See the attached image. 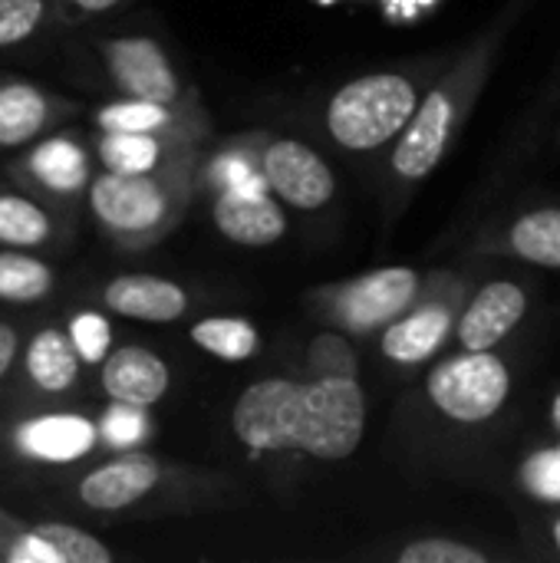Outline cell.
<instances>
[{
  "instance_id": "21",
  "label": "cell",
  "mask_w": 560,
  "mask_h": 563,
  "mask_svg": "<svg viewBox=\"0 0 560 563\" xmlns=\"http://www.w3.org/2000/svg\"><path fill=\"white\" fill-rule=\"evenodd\" d=\"M495 251L521 257L535 267L560 271V208H538L515 218Z\"/></svg>"
},
{
  "instance_id": "33",
  "label": "cell",
  "mask_w": 560,
  "mask_h": 563,
  "mask_svg": "<svg viewBox=\"0 0 560 563\" xmlns=\"http://www.w3.org/2000/svg\"><path fill=\"white\" fill-rule=\"evenodd\" d=\"M119 3H125V0H56V13L63 16L66 26H76V23L89 20V16L116 10Z\"/></svg>"
},
{
  "instance_id": "28",
  "label": "cell",
  "mask_w": 560,
  "mask_h": 563,
  "mask_svg": "<svg viewBox=\"0 0 560 563\" xmlns=\"http://www.w3.org/2000/svg\"><path fill=\"white\" fill-rule=\"evenodd\" d=\"M66 336L79 356V363H102L112 350V327L102 313L96 310H83L69 320Z\"/></svg>"
},
{
  "instance_id": "36",
  "label": "cell",
  "mask_w": 560,
  "mask_h": 563,
  "mask_svg": "<svg viewBox=\"0 0 560 563\" xmlns=\"http://www.w3.org/2000/svg\"><path fill=\"white\" fill-rule=\"evenodd\" d=\"M551 538H554V548L560 551V518L554 521V528H551Z\"/></svg>"
},
{
  "instance_id": "27",
  "label": "cell",
  "mask_w": 560,
  "mask_h": 563,
  "mask_svg": "<svg viewBox=\"0 0 560 563\" xmlns=\"http://www.w3.org/2000/svg\"><path fill=\"white\" fill-rule=\"evenodd\" d=\"M56 0H0V49L20 46L36 36Z\"/></svg>"
},
{
  "instance_id": "34",
  "label": "cell",
  "mask_w": 560,
  "mask_h": 563,
  "mask_svg": "<svg viewBox=\"0 0 560 563\" xmlns=\"http://www.w3.org/2000/svg\"><path fill=\"white\" fill-rule=\"evenodd\" d=\"M17 353H20V336H17V330H13L10 323L0 320V379L10 373Z\"/></svg>"
},
{
  "instance_id": "18",
  "label": "cell",
  "mask_w": 560,
  "mask_h": 563,
  "mask_svg": "<svg viewBox=\"0 0 560 563\" xmlns=\"http://www.w3.org/2000/svg\"><path fill=\"white\" fill-rule=\"evenodd\" d=\"M449 330H452L449 303H439V300L419 303L416 300L406 313H399L393 323L383 327L380 350L396 366H419L442 350Z\"/></svg>"
},
{
  "instance_id": "19",
  "label": "cell",
  "mask_w": 560,
  "mask_h": 563,
  "mask_svg": "<svg viewBox=\"0 0 560 563\" xmlns=\"http://www.w3.org/2000/svg\"><path fill=\"white\" fill-rule=\"evenodd\" d=\"M23 369H26V379L46 396H59V393L73 389L76 376H79V356H76L66 330H59V327L36 330L33 340L26 343Z\"/></svg>"
},
{
  "instance_id": "14",
  "label": "cell",
  "mask_w": 560,
  "mask_h": 563,
  "mask_svg": "<svg viewBox=\"0 0 560 563\" xmlns=\"http://www.w3.org/2000/svg\"><path fill=\"white\" fill-rule=\"evenodd\" d=\"M99 132H149V135H185L205 142L211 135V122L205 109L195 102L165 106L149 99H119L106 102L92 112Z\"/></svg>"
},
{
  "instance_id": "17",
  "label": "cell",
  "mask_w": 560,
  "mask_h": 563,
  "mask_svg": "<svg viewBox=\"0 0 560 563\" xmlns=\"http://www.w3.org/2000/svg\"><path fill=\"white\" fill-rule=\"evenodd\" d=\"M201 142L185 135H149V132H99L96 158L106 172H158L178 162L198 158Z\"/></svg>"
},
{
  "instance_id": "4",
  "label": "cell",
  "mask_w": 560,
  "mask_h": 563,
  "mask_svg": "<svg viewBox=\"0 0 560 563\" xmlns=\"http://www.w3.org/2000/svg\"><path fill=\"white\" fill-rule=\"evenodd\" d=\"M422 99V82L403 69L366 73L343 82L327 109V135L353 155H370L399 139Z\"/></svg>"
},
{
  "instance_id": "31",
  "label": "cell",
  "mask_w": 560,
  "mask_h": 563,
  "mask_svg": "<svg viewBox=\"0 0 560 563\" xmlns=\"http://www.w3.org/2000/svg\"><path fill=\"white\" fill-rule=\"evenodd\" d=\"M310 369L314 376H356V356L343 336L323 333L310 343Z\"/></svg>"
},
{
  "instance_id": "9",
  "label": "cell",
  "mask_w": 560,
  "mask_h": 563,
  "mask_svg": "<svg viewBox=\"0 0 560 563\" xmlns=\"http://www.w3.org/2000/svg\"><path fill=\"white\" fill-rule=\"evenodd\" d=\"M13 178L30 188V195H40L43 201H76L86 195L92 181L89 155L79 142L69 135L36 139V145L13 165Z\"/></svg>"
},
{
  "instance_id": "23",
  "label": "cell",
  "mask_w": 560,
  "mask_h": 563,
  "mask_svg": "<svg viewBox=\"0 0 560 563\" xmlns=\"http://www.w3.org/2000/svg\"><path fill=\"white\" fill-rule=\"evenodd\" d=\"M191 343L215 360L244 363L261 350V333L244 317H205L188 330Z\"/></svg>"
},
{
  "instance_id": "13",
  "label": "cell",
  "mask_w": 560,
  "mask_h": 563,
  "mask_svg": "<svg viewBox=\"0 0 560 563\" xmlns=\"http://www.w3.org/2000/svg\"><path fill=\"white\" fill-rule=\"evenodd\" d=\"M215 228L241 247H271L284 238L287 218L277 198L267 191H251L238 185H224L211 201Z\"/></svg>"
},
{
  "instance_id": "29",
  "label": "cell",
  "mask_w": 560,
  "mask_h": 563,
  "mask_svg": "<svg viewBox=\"0 0 560 563\" xmlns=\"http://www.w3.org/2000/svg\"><path fill=\"white\" fill-rule=\"evenodd\" d=\"M399 563H488V554L472 548V544H462V541H452V538H419L413 544H406L399 554Z\"/></svg>"
},
{
  "instance_id": "32",
  "label": "cell",
  "mask_w": 560,
  "mask_h": 563,
  "mask_svg": "<svg viewBox=\"0 0 560 563\" xmlns=\"http://www.w3.org/2000/svg\"><path fill=\"white\" fill-rule=\"evenodd\" d=\"M142 412L145 409H135V406H122V402H116V409L102 419V439L109 442V445H129L132 439H139L142 435V429H145V422H142Z\"/></svg>"
},
{
  "instance_id": "2",
  "label": "cell",
  "mask_w": 560,
  "mask_h": 563,
  "mask_svg": "<svg viewBox=\"0 0 560 563\" xmlns=\"http://www.w3.org/2000/svg\"><path fill=\"white\" fill-rule=\"evenodd\" d=\"M198 158L178 162L158 172H99L86 201L99 231L122 251H149L172 234L195 195Z\"/></svg>"
},
{
  "instance_id": "15",
  "label": "cell",
  "mask_w": 560,
  "mask_h": 563,
  "mask_svg": "<svg viewBox=\"0 0 560 563\" xmlns=\"http://www.w3.org/2000/svg\"><path fill=\"white\" fill-rule=\"evenodd\" d=\"M102 307L125 320L175 323L188 313L191 297L182 284L155 274H119L102 287Z\"/></svg>"
},
{
  "instance_id": "20",
  "label": "cell",
  "mask_w": 560,
  "mask_h": 563,
  "mask_svg": "<svg viewBox=\"0 0 560 563\" xmlns=\"http://www.w3.org/2000/svg\"><path fill=\"white\" fill-rule=\"evenodd\" d=\"M20 449L36 462H73L96 442V426L76 416H43L20 429Z\"/></svg>"
},
{
  "instance_id": "1",
  "label": "cell",
  "mask_w": 560,
  "mask_h": 563,
  "mask_svg": "<svg viewBox=\"0 0 560 563\" xmlns=\"http://www.w3.org/2000/svg\"><path fill=\"white\" fill-rule=\"evenodd\" d=\"M231 429L254 455L300 452L317 462H343L363 442L366 393L356 376H271L234 399Z\"/></svg>"
},
{
  "instance_id": "6",
  "label": "cell",
  "mask_w": 560,
  "mask_h": 563,
  "mask_svg": "<svg viewBox=\"0 0 560 563\" xmlns=\"http://www.w3.org/2000/svg\"><path fill=\"white\" fill-rule=\"evenodd\" d=\"M422 290V277L413 267L366 271L327 294V317L350 333H373L406 313Z\"/></svg>"
},
{
  "instance_id": "10",
  "label": "cell",
  "mask_w": 560,
  "mask_h": 563,
  "mask_svg": "<svg viewBox=\"0 0 560 563\" xmlns=\"http://www.w3.org/2000/svg\"><path fill=\"white\" fill-rule=\"evenodd\" d=\"M79 106L33 79L0 73V148H23L66 122Z\"/></svg>"
},
{
  "instance_id": "24",
  "label": "cell",
  "mask_w": 560,
  "mask_h": 563,
  "mask_svg": "<svg viewBox=\"0 0 560 563\" xmlns=\"http://www.w3.org/2000/svg\"><path fill=\"white\" fill-rule=\"evenodd\" d=\"M56 274L30 251H0V300L40 303L53 294Z\"/></svg>"
},
{
  "instance_id": "16",
  "label": "cell",
  "mask_w": 560,
  "mask_h": 563,
  "mask_svg": "<svg viewBox=\"0 0 560 563\" xmlns=\"http://www.w3.org/2000/svg\"><path fill=\"white\" fill-rule=\"evenodd\" d=\"M99 386L112 402L149 409L165 399L172 386V369L158 353L145 346H122L102 360Z\"/></svg>"
},
{
  "instance_id": "26",
  "label": "cell",
  "mask_w": 560,
  "mask_h": 563,
  "mask_svg": "<svg viewBox=\"0 0 560 563\" xmlns=\"http://www.w3.org/2000/svg\"><path fill=\"white\" fill-rule=\"evenodd\" d=\"M0 563H59L50 544H43L33 525L0 508Z\"/></svg>"
},
{
  "instance_id": "11",
  "label": "cell",
  "mask_w": 560,
  "mask_h": 563,
  "mask_svg": "<svg viewBox=\"0 0 560 563\" xmlns=\"http://www.w3.org/2000/svg\"><path fill=\"white\" fill-rule=\"evenodd\" d=\"M165 478V465L145 452H122L96 465L76 485V498L89 511H125L145 501Z\"/></svg>"
},
{
  "instance_id": "5",
  "label": "cell",
  "mask_w": 560,
  "mask_h": 563,
  "mask_svg": "<svg viewBox=\"0 0 560 563\" xmlns=\"http://www.w3.org/2000/svg\"><path fill=\"white\" fill-rule=\"evenodd\" d=\"M429 402L459 426H482L495 419L512 396V369L492 350L442 360L426 379Z\"/></svg>"
},
{
  "instance_id": "12",
  "label": "cell",
  "mask_w": 560,
  "mask_h": 563,
  "mask_svg": "<svg viewBox=\"0 0 560 563\" xmlns=\"http://www.w3.org/2000/svg\"><path fill=\"white\" fill-rule=\"evenodd\" d=\"M528 313V294L515 280H488L455 323L459 346L469 353L495 350Z\"/></svg>"
},
{
  "instance_id": "35",
  "label": "cell",
  "mask_w": 560,
  "mask_h": 563,
  "mask_svg": "<svg viewBox=\"0 0 560 563\" xmlns=\"http://www.w3.org/2000/svg\"><path fill=\"white\" fill-rule=\"evenodd\" d=\"M551 422H554V429L560 432V393L554 396V402H551Z\"/></svg>"
},
{
  "instance_id": "3",
  "label": "cell",
  "mask_w": 560,
  "mask_h": 563,
  "mask_svg": "<svg viewBox=\"0 0 560 563\" xmlns=\"http://www.w3.org/2000/svg\"><path fill=\"white\" fill-rule=\"evenodd\" d=\"M495 36L488 33L485 40H479L416 106L413 119L406 122V129L399 132L393 155H389V175L396 191H413L419 181H426L439 162L446 158L462 119L469 115L488 66H492V49H495Z\"/></svg>"
},
{
  "instance_id": "7",
  "label": "cell",
  "mask_w": 560,
  "mask_h": 563,
  "mask_svg": "<svg viewBox=\"0 0 560 563\" xmlns=\"http://www.w3.org/2000/svg\"><path fill=\"white\" fill-rule=\"evenodd\" d=\"M96 49L109 79L125 99H149V102H165V106H185L198 99L191 86L182 82L162 43L152 36H142V33L112 36V40H99Z\"/></svg>"
},
{
  "instance_id": "22",
  "label": "cell",
  "mask_w": 560,
  "mask_h": 563,
  "mask_svg": "<svg viewBox=\"0 0 560 563\" xmlns=\"http://www.w3.org/2000/svg\"><path fill=\"white\" fill-rule=\"evenodd\" d=\"M56 241L53 214L40 198L0 188V247L36 251Z\"/></svg>"
},
{
  "instance_id": "8",
  "label": "cell",
  "mask_w": 560,
  "mask_h": 563,
  "mask_svg": "<svg viewBox=\"0 0 560 563\" xmlns=\"http://www.w3.org/2000/svg\"><path fill=\"white\" fill-rule=\"evenodd\" d=\"M257 175L281 205L297 211H320L337 195L333 168L300 139H271L257 155Z\"/></svg>"
},
{
  "instance_id": "30",
  "label": "cell",
  "mask_w": 560,
  "mask_h": 563,
  "mask_svg": "<svg viewBox=\"0 0 560 563\" xmlns=\"http://www.w3.org/2000/svg\"><path fill=\"white\" fill-rule=\"evenodd\" d=\"M521 488L538 498V501H548V505H560V445L554 449H545V452H535L521 472Z\"/></svg>"
},
{
  "instance_id": "25",
  "label": "cell",
  "mask_w": 560,
  "mask_h": 563,
  "mask_svg": "<svg viewBox=\"0 0 560 563\" xmlns=\"http://www.w3.org/2000/svg\"><path fill=\"white\" fill-rule=\"evenodd\" d=\"M36 538L43 544H50V551L56 554L59 563H112L116 554L89 531L66 525V521H40L33 525Z\"/></svg>"
}]
</instances>
